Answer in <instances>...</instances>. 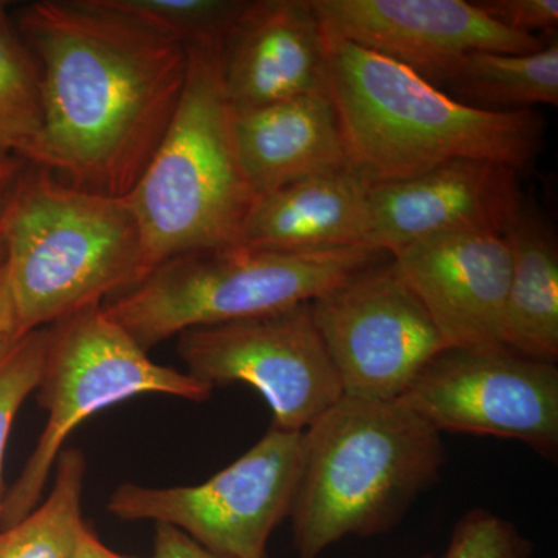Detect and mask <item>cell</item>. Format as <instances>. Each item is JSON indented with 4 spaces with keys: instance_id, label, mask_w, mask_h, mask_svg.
Returning a JSON list of instances; mask_svg holds the SVG:
<instances>
[{
    "instance_id": "1",
    "label": "cell",
    "mask_w": 558,
    "mask_h": 558,
    "mask_svg": "<svg viewBox=\"0 0 558 558\" xmlns=\"http://www.w3.org/2000/svg\"><path fill=\"white\" fill-rule=\"evenodd\" d=\"M14 24L39 69L43 168L75 189L130 196L179 108L185 47L102 0H40Z\"/></svg>"
},
{
    "instance_id": "2",
    "label": "cell",
    "mask_w": 558,
    "mask_h": 558,
    "mask_svg": "<svg viewBox=\"0 0 558 558\" xmlns=\"http://www.w3.org/2000/svg\"><path fill=\"white\" fill-rule=\"evenodd\" d=\"M326 69L349 161L373 185L454 160L526 171L542 153L545 123L535 110L472 108L405 65L329 35Z\"/></svg>"
},
{
    "instance_id": "3",
    "label": "cell",
    "mask_w": 558,
    "mask_h": 558,
    "mask_svg": "<svg viewBox=\"0 0 558 558\" xmlns=\"http://www.w3.org/2000/svg\"><path fill=\"white\" fill-rule=\"evenodd\" d=\"M303 436L289 515L299 558L395 527L446 462L440 433L399 399L343 395Z\"/></svg>"
},
{
    "instance_id": "4",
    "label": "cell",
    "mask_w": 558,
    "mask_h": 558,
    "mask_svg": "<svg viewBox=\"0 0 558 558\" xmlns=\"http://www.w3.org/2000/svg\"><path fill=\"white\" fill-rule=\"evenodd\" d=\"M7 278L24 329L47 328L149 274L128 197L75 189L27 165L2 215Z\"/></svg>"
},
{
    "instance_id": "5",
    "label": "cell",
    "mask_w": 558,
    "mask_h": 558,
    "mask_svg": "<svg viewBox=\"0 0 558 558\" xmlns=\"http://www.w3.org/2000/svg\"><path fill=\"white\" fill-rule=\"evenodd\" d=\"M185 87L130 199L149 271L165 260L236 244L256 194L238 157L219 46L185 47Z\"/></svg>"
},
{
    "instance_id": "6",
    "label": "cell",
    "mask_w": 558,
    "mask_h": 558,
    "mask_svg": "<svg viewBox=\"0 0 558 558\" xmlns=\"http://www.w3.org/2000/svg\"><path fill=\"white\" fill-rule=\"evenodd\" d=\"M366 247L281 252L230 244L165 260L102 310L149 351L202 326L222 325L311 303L352 275L388 259Z\"/></svg>"
},
{
    "instance_id": "7",
    "label": "cell",
    "mask_w": 558,
    "mask_h": 558,
    "mask_svg": "<svg viewBox=\"0 0 558 558\" xmlns=\"http://www.w3.org/2000/svg\"><path fill=\"white\" fill-rule=\"evenodd\" d=\"M47 328L46 362L35 389L39 405L47 411V424L20 478L3 495L2 531L20 523L39 505L65 440L86 418L135 396L204 402L213 392L189 373L153 362L148 351L106 314L102 304Z\"/></svg>"
},
{
    "instance_id": "8",
    "label": "cell",
    "mask_w": 558,
    "mask_h": 558,
    "mask_svg": "<svg viewBox=\"0 0 558 558\" xmlns=\"http://www.w3.org/2000/svg\"><path fill=\"white\" fill-rule=\"evenodd\" d=\"M303 432L274 427L233 464L199 486L124 483L110 495L117 519L154 521L230 558H267L271 532L288 519L303 469Z\"/></svg>"
},
{
    "instance_id": "9",
    "label": "cell",
    "mask_w": 558,
    "mask_h": 558,
    "mask_svg": "<svg viewBox=\"0 0 558 558\" xmlns=\"http://www.w3.org/2000/svg\"><path fill=\"white\" fill-rule=\"evenodd\" d=\"M311 303L179 333L186 373L213 389L250 385L270 407L274 427L304 432L343 396Z\"/></svg>"
},
{
    "instance_id": "10",
    "label": "cell",
    "mask_w": 558,
    "mask_h": 558,
    "mask_svg": "<svg viewBox=\"0 0 558 558\" xmlns=\"http://www.w3.org/2000/svg\"><path fill=\"white\" fill-rule=\"evenodd\" d=\"M438 433L497 436L558 454V369L499 349L447 347L399 398Z\"/></svg>"
},
{
    "instance_id": "11",
    "label": "cell",
    "mask_w": 558,
    "mask_h": 558,
    "mask_svg": "<svg viewBox=\"0 0 558 558\" xmlns=\"http://www.w3.org/2000/svg\"><path fill=\"white\" fill-rule=\"evenodd\" d=\"M311 304L343 395L399 399L425 363L447 348L391 256Z\"/></svg>"
},
{
    "instance_id": "12",
    "label": "cell",
    "mask_w": 558,
    "mask_h": 558,
    "mask_svg": "<svg viewBox=\"0 0 558 558\" xmlns=\"http://www.w3.org/2000/svg\"><path fill=\"white\" fill-rule=\"evenodd\" d=\"M326 35L405 65L440 86L473 51L534 53L543 39L510 31L465 0H311Z\"/></svg>"
},
{
    "instance_id": "13",
    "label": "cell",
    "mask_w": 558,
    "mask_h": 558,
    "mask_svg": "<svg viewBox=\"0 0 558 558\" xmlns=\"http://www.w3.org/2000/svg\"><path fill=\"white\" fill-rule=\"evenodd\" d=\"M519 172L454 160L416 178L371 186L366 245L380 252L458 233L506 234L523 205Z\"/></svg>"
},
{
    "instance_id": "14",
    "label": "cell",
    "mask_w": 558,
    "mask_h": 558,
    "mask_svg": "<svg viewBox=\"0 0 558 558\" xmlns=\"http://www.w3.org/2000/svg\"><path fill=\"white\" fill-rule=\"evenodd\" d=\"M389 256L447 347L505 348L502 318L512 275L505 234H447L405 245Z\"/></svg>"
},
{
    "instance_id": "15",
    "label": "cell",
    "mask_w": 558,
    "mask_h": 558,
    "mask_svg": "<svg viewBox=\"0 0 558 558\" xmlns=\"http://www.w3.org/2000/svg\"><path fill=\"white\" fill-rule=\"evenodd\" d=\"M220 61L234 113L328 92L326 35L311 0L245 3Z\"/></svg>"
},
{
    "instance_id": "16",
    "label": "cell",
    "mask_w": 558,
    "mask_h": 558,
    "mask_svg": "<svg viewBox=\"0 0 558 558\" xmlns=\"http://www.w3.org/2000/svg\"><path fill=\"white\" fill-rule=\"evenodd\" d=\"M234 142L256 197L352 167L328 92L234 113Z\"/></svg>"
},
{
    "instance_id": "17",
    "label": "cell",
    "mask_w": 558,
    "mask_h": 558,
    "mask_svg": "<svg viewBox=\"0 0 558 558\" xmlns=\"http://www.w3.org/2000/svg\"><path fill=\"white\" fill-rule=\"evenodd\" d=\"M371 186L352 167L289 183L256 199L236 244L281 252L366 245Z\"/></svg>"
},
{
    "instance_id": "18",
    "label": "cell",
    "mask_w": 558,
    "mask_h": 558,
    "mask_svg": "<svg viewBox=\"0 0 558 558\" xmlns=\"http://www.w3.org/2000/svg\"><path fill=\"white\" fill-rule=\"evenodd\" d=\"M512 252V275L501 339L523 357L558 360V240L549 220L523 201L505 234Z\"/></svg>"
},
{
    "instance_id": "19",
    "label": "cell",
    "mask_w": 558,
    "mask_h": 558,
    "mask_svg": "<svg viewBox=\"0 0 558 558\" xmlns=\"http://www.w3.org/2000/svg\"><path fill=\"white\" fill-rule=\"evenodd\" d=\"M440 86L454 100L494 112L558 105V43L534 53L473 51L450 70Z\"/></svg>"
},
{
    "instance_id": "20",
    "label": "cell",
    "mask_w": 558,
    "mask_h": 558,
    "mask_svg": "<svg viewBox=\"0 0 558 558\" xmlns=\"http://www.w3.org/2000/svg\"><path fill=\"white\" fill-rule=\"evenodd\" d=\"M43 87L38 64L0 3V159L44 167Z\"/></svg>"
},
{
    "instance_id": "21",
    "label": "cell",
    "mask_w": 558,
    "mask_h": 558,
    "mask_svg": "<svg viewBox=\"0 0 558 558\" xmlns=\"http://www.w3.org/2000/svg\"><path fill=\"white\" fill-rule=\"evenodd\" d=\"M86 458L76 449L62 450L54 464L49 497L5 531L0 558H72L83 520Z\"/></svg>"
},
{
    "instance_id": "22",
    "label": "cell",
    "mask_w": 558,
    "mask_h": 558,
    "mask_svg": "<svg viewBox=\"0 0 558 558\" xmlns=\"http://www.w3.org/2000/svg\"><path fill=\"white\" fill-rule=\"evenodd\" d=\"M109 9L142 22L183 47L219 46L247 0H102Z\"/></svg>"
},
{
    "instance_id": "23",
    "label": "cell",
    "mask_w": 558,
    "mask_h": 558,
    "mask_svg": "<svg viewBox=\"0 0 558 558\" xmlns=\"http://www.w3.org/2000/svg\"><path fill=\"white\" fill-rule=\"evenodd\" d=\"M49 328L28 332L20 347L0 365V510H2V468L14 418L25 399L38 387L46 362Z\"/></svg>"
},
{
    "instance_id": "24",
    "label": "cell",
    "mask_w": 558,
    "mask_h": 558,
    "mask_svg": "<svg viewBox=\"0 0 558 558\" xmlns=\"http://www.w3.org/2000/svg\"><path fill=\"white\" fill-rule=\"evenodd\" d=\"M534 545L515 524L487 509H472L454 524L442 558H529Z\"/></svg>"
},
{
    "instance_id": "25",
    "label": "cell",
    "mask_w": 558,
    "mask_h": 558,
    "mask_svg": "<svg viewBox=\"0 0 558 558\" xmlns=\"http://www.w3.org/2000/svg\"><path fill=\"white\" fill-rule=\"evenodd\" d=\"M487 16L513 32H556L557 0H481L475 2Z\"/></svg>"
},
{
    "instance_id": "26",
    "label": "cell",
    "mask_w": 558,
    "mask_h": 558,
    "mask_svg": "<svg viewBox=\"0 0 558 558\" xmlns=\"http://www.w3.org/2000/svg\"><path fill=\"white\" fill-rule=\"evenodd\" d=\"M27 330L22 326L16 306L7 278L5 264L0 269V365L10 357L22 340L27 336Z\"/></svg>"
},
{
    "instance_id": "27",
    "label": "cell",
    "mask_w": 558,
    "mask_h": 558,
    "mask_svg": "<svg viewBox=\"0 0 558 558\" xmlns=\"http://www.w3.org/2000/svg\"><path fill=\"white\" fill-rule=\"evenodd\" d=\"M153 558H230L211 553L179 529L156 524Z\"/></svg>"
},
{
    "instance_id": "28",
    "label": "cell",
    "mask_w": 558,
    "mask_h": 558,
    "mask_svg": "<svg viewBox=\"0 0 558 558\" xmlns=\"http://www.w3.org/2000/svg\"><path fill=\"white\" fill-rule=\"evenodd\" d=\"M72 558H137L121 556L108 548L100 538L97 537L89 526H84L81 531L78 542H76L75 550H73ZM153 558V557H150Z\"/></svg>"
},
{
    "instance_id": "29",
    "label": "cell",
    "mask_w": 558,
    "mask_h": 558,
    "mask_svg": "<svg viewBox=\"0 0 558 558\" xmlns=\"http://www.w3.org/2000/svg\"><path fill=\"white\" fill-rule=\"evenodd\" d=\"M27 165V161L14 159V157L0 159V215H2L11 193L16 186L17 179H20Z\"/></svg>"
},
{
    "instance_id": "30",
    "label": "cell",
    "mask_w": 558,
    "mask_h": 558,
    "mask_svg": "<svg viewBox=\"0 0 558 558\" xmlns=\"http://www.w3.org/2000/svg\"><path fill=\"white\" fill-rule=\"evenodd\" d=\"M5 264V244H3L2 234H0V269Z\"/></svg>"
},
{
    "instance_id": "31",
    "label": "cell",
    "mask_w": 558,
    "mask_h": 558,
    "mask_svg": "<svg viewBox=\"0 0 558 558\" xmlns=\"http://www.w3.org/2000/svg\"><path fill=\"white\" fill-rule=\"evenodd\" d=\"M0 543H2V529H0Z\"/></svg>"
},
{
    "instance_id": "32",
    "label": "cell",
    "mask_w": 558,
    "mask_h": 558,
    "mask_svg": "<svg viewBox=\"0 0 558 558\" xmlns=\"http://www.w3.org/2000/svg\"><path fill=\"white\" fill-rule=\"evenodd\" d=\"M418 558H433L432 556H422V557H418Z\"/></svg>"
}]
</instances>
